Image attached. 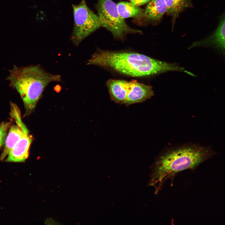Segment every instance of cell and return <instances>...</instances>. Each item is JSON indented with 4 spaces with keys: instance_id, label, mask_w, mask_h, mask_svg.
I'll list each match as a JSON object with an SVG mask.
<instances>
[{
    "instance_id": "cell-1",
    "label": "cell",
    "mask_w": 225,
    "mask_h": 225,
    "mask_svg": "<svg viewBox=\"0 0 225 225\" xmlns=\"http://www.w3.org/2000/svg\"><path fill=\"white\" fill-rule=\"evenodd\" d=\"M209 146H186L168 150L159 156L151 168L148 186L154 188L155 194L161 191L168 179L173 185L179 172L195 170L200 164L218 154Z\"/></svg>"
},
{
    "instance_id": "cell-2",
    "label": "cell",
    "mask_w": 225,
    "mask_h": 225,
    "mask_svg": "<svg viewBox=\"0 0 225 225\" xmlns=\"http://www.w3.org/2000/svg\"><path fill=\"white\" fill-rule=\"evenodd\" d=\"M87 64L108 68L133 77H145L178 69L176 64L154 59L136 52L101 49H98L92 55Z\"/></svg>"
},
{
    "instance_id": "cell-3",
    "label": "cell",
    "mask_w": 225,
    "mask_h": 225,
    "mask_svg": "<svg viewBox=\"0 0 225 225\" xmlns=\"http://www.w3.org/2000/svg\"><path fill=\"white\" fill-rule=\"evenodd\" d=\"M9 72L6 79L19 94L27 113L34 110L50 83L62 81L61 75L47 72L40 65L22 67L14 65Z\"/></svg>"
},
{
    "instance_id": "cell-4",
    "label": "cell",
    "mask_w": 225,
    "mask_h": 225,
    "mask_svg": "<svg viewBox=\"0 0 225 225\" xmlns=\"http://www.w3.org/2000/svg\"><path fill=\"white\" fill-rule=\"evenodd\" d=\"M111 99L127 106L142 102L154 95L152 87L136 80L110 79L106 82Z\"/></svg>"
},
{
    "instance_id": "cell-5",
    "label": "cell",
    "mask_w": 225,
    "mask_h": 225,
    "mask_svg": "<svg viewBox=\"0 0 225 225\" xmlns=\"http://www.w3.org/2000/svg\"><path fill=\"white\" fill-rule=\"evenodd\" d=\"M96 8L101 27L111 32L115 38L122 40L128 34L140 33L127 24L119 15L117 5L112 0H98Z\"/></svg>"
},
{
    "instance_id": "cell-6",
    "label": "cell",
    "mask_w": 225,
    "mask_h": 225,
    "mask_svg": "<svg viewBox=\"0 0 225 225\" xmlns=\"http://www.w3.org/2000/svg\"><path fill=\"white\" fill-rule=\"evenodd\" d=\"M72 6L74 25L71 39L77 47L101 25L98 16L88 7L85 0H81L79 4Z\"/></svg>"
},
{
    "instance_id": "cell-7",
    "label": "cell",
    "mask_w": 225,
    "mask_h": 225,
    "mask_svg": "<svg viewBox=\"0 0 225 225\" xmlns=\"http://www.w3.org/2000/svg\"><path fill=\"white\" fill-rule=\"evenodd\" d=\"M32 139L28 132H25L11 150L5 161L8 162H22L28 158Z\"/></svg>"
},
{
    "instance_id": "cell-8",
    "label": "cell",
    "mask_w": 225,
    "mask_h": 225,
    "mask_svg": "<svg viewBox=\"0 0 225 225\" xmlns=\"http://www.w3.org/2000/svg\"><path fill=\"white\" fill-rule=\"evenodd\" d=\"M214 44L220 48L225 52V15L216 29L209 38L195 42L197 46Z\"/></svg>"
},
{
    "instance_id": "cell-9",
    "label": "cell",
    "mask_w": 225,
    "mask_h": 225,
    "mask_svg": "<svg viewBox=\"0 0 225 225\" xmlns=\"http://www.w3.org/2000/svg\"><path fill=\"white\" fill-rule=\"evenodd\" d=\"M28 131L23 130L17 125H13L10 127L4 142V147L0 157V160L3 161L19 141L25 132Z\"/></svg>"
},
{
    "instance_id": "cell-10",
    "label": "cell",
    "mask_w": 225,
    "mask_h": 225,
    "mask_svg": "<svg viewBox=\"0 0 225 225\" xmlns=\"http://www.w3.org/2000/svg\"><path fill=\"white\" fill-rule=\"evenodd\" d=\"M167 9L165 0H151L146 7L143 16L150 20H158L166 12Z\"/></svg>"
},
{
    "instance_id": "cell-11",
    "label": "cell",
    "mask_w": 225,
    "mask_h": 225,
    "mask_svg": "<svg viewBox=\"0 0 225 225\" xmlns=\"http://www.w3.org/2000/svg\"><path fill=\"white\" fill-rule=\"evenodd\" d=\"M118 12L123 18H138L143 16L144 10L131 2H122L117 5Z\"/></svg>"
},
{
    "instance_id": "cell-12",
    "label": "cell",
    "mask_w": 225,
    "mask_h": 225,
    "mask_svg": "<svg viewBox=\"0 0 225 225\" xmlns=\"http://www.w3.org/2000/svg\"><path fill=\"white\" fill-rule=\"evenodd\" d=\"M167 11L169 14L175 17L184 8L190 5V0H165Z\"/></svg>"
},
{
    "instance_id": "cell-13",
    "label": "cell",
    "mask_w": 225,
    "mask_h": 225,
    "mask_svg": "<svg viewBox=\"0 0 225 225\" xmlns=\"http://www.w3.org/2000/svg\"><path fill=\"white\" fill-rule=\"evenodd\" d=\"M10 122H2L0 124V138H5L8 130L10 127Z\"/></svg>"
},
{
    "instance_id": "cell-14",
    "label": "cell",
    "mask_w": 225,
    "mask_h": 225,
    "mask_svg": "<svg viewBox=\"0 0 225 225\" xmlns=\"http://www.w3.org/2000/svg\"><path fill=\"white\" fill-rule=\"evenodd\" d=\"M151 0H131L130 2L133 5L138 6L149 2Z\"/></svg>"
},
{
    "instance_id": "cell-15",
    "label": "cell",
    "mask_w": 225,
    "mask_h": 225,
    "mask_svg": "<svg viewBox=\"0 0 225 225\" xmlns=\"http://www.w3.org/2000/svg\"><path fill=\"white\" fill-rule=\"evenodd\" d=\"M5 138H0V148L4 145Z\"/></svg>"
},
{
    "instance_id": "cell-16",
    "label": "cell",
    "mask_w": 225,
    "mask_h": 225,
    "mask_svg": "<svg viewBox=\"0 0 225 225\" xmlns=\"http://www.w3.org/2000/svg\"><path fill=\"white\" fill-rule=\"evenodd\" d=\"M130 0V1H131V0Z\"/></svg>"
}]
</instances>
